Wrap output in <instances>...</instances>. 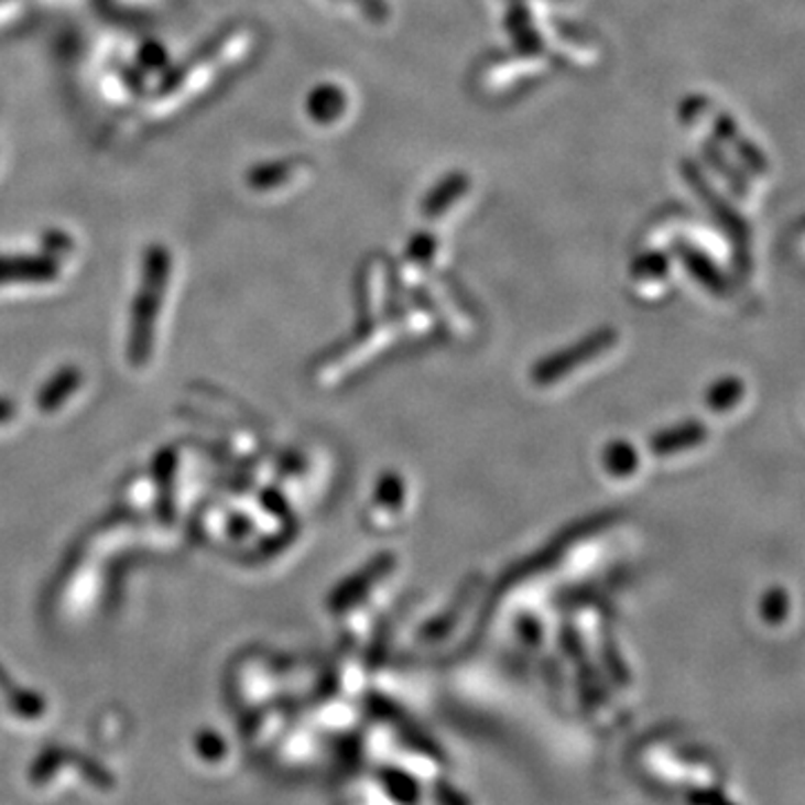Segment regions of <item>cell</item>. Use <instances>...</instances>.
<instances>
[{
  "label": "cell",
  "instance_id": "1",
  "mask_svg": "<svg viewBox=\"0 0 805 805\" xmlns=\"http://www.w3.org/2000/svg\"><path fill=\"white\" fill-rule=\"evenodd\" d=\"M168 269H171V260L166 249L155 247L149 253V269H145V284L141 289V294L137 296L134 303V314H132V342H130V356L134 365H141L149 360L151 353V345H153V327H155V318L160 312V301L164 296L166 289V280H168Z\"/></svg>",
  "mask_w": 805,
  "mask_h": 805
},
{
  "label": "cell",
  "instance_id": "2",
  "mask_svg": "<svg viewBox=\"0 0 805 805\" xmlns=\"http://www.w3.org/2000/svg\"><path fill=\"white\" fill-rule=\"evenodd\" d=\"M56 278V264L43 258H0V284L45 282Z\"/></svg>",
  "mask_w": 805,
  "mask_h": 805
},
{
  "label": "cell",
  "instance_id": "3",
  "mask_svg": "<svg viewBox=\"0 0 805 805\" xmlns=\"http://www.w3.org/2000/svg\"><path fill=\"white\" fill-rule=\"evenodd\" d=\"M345 110V95L336 86L318 88L309 99V112L314 119L329 123L336 121Z\"/></svg>",
  "mask_w": 805,
  "mask_h": 805
},
{
  "label": "cell",
  "instance_id": "4",
  "mask_svg": "<svg viewBox=\"0 0 805 805\" xmlns=\"http://www.w3.org/2000/svg\"><path fill=\"white\" fill-rule=\"evenodd\" d=\"M79 385V372L77 370H65L61 372L41 394V407L43 410H50V407H56L69 390H75Z\"/></svg>",
  "mask_w": 805,
  "mask_h": 805
},
{
  "label": "cell",
  "instance_id": "5",
  "mask_svg": "<svg viewBox=\"0 0 805 805\" xmlns=\"http://www.w3.org/2000/svg\"><path fill=\"white\" fill-rule=\"evenodd\" d=\"M468 186V182L464 180V177H450L448 182H444L442 186H438L432 195H429V199H427V206H425V210L427 213H438V210H442L446 204H450L464 188Z\"/></svg>",
  "mask_w": 805,
  "mask_h": 805
},
{
  "label": "cell",
  "instance_id": "6",
  "mask_svg": "<svg viewBox=\"0 0 805 805\" xmlns=\"http://www.w3.org/2000/svg\"><path fill=\"white\" fill-rule=\"evenodd\" d=\"M14 416V405L10 401H0V423L10 421Z\"/></svg>",
  "mask_w": 805,
  "mask_h": 805
}]
</instances>
